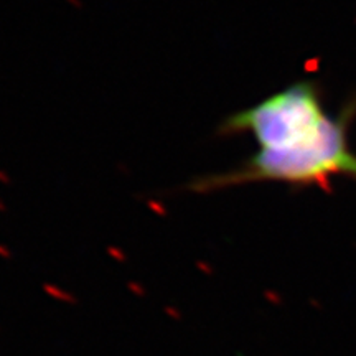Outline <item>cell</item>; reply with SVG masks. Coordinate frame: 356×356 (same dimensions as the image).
<instances>
[{"mask_svg":"<svg viewBox=\"0 0 356 356\" xmlns=\"http://www.w3.org/2000/svg\"><path fill=\"white\" fill-rule=\"evenodd\" d=\"M355 118L356 102L328 114L320 86L312 79L289 84L228 115L218 127L221 136L249 134L256 152L228 172L197 178L188 190L210 193L254 184L328 188L340 177L356 181V154L348 140Z\"/></svg>","mask_w":356,"mask_h":356,"instance_id":"obj_1","label":"cell"}]
</instances>
